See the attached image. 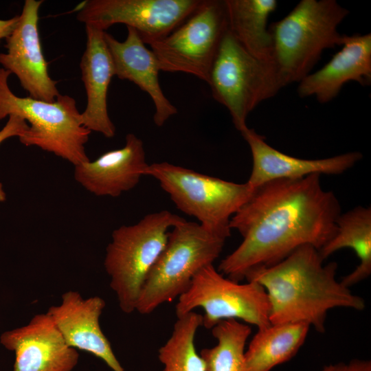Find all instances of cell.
I'll return each instance as SVG.
<instances>
[{
  "mask_svg": "<svg viewBox=\"0 0 371 371\" xmlns=\"http://www.w3.org/2000/svg\"><path fill=\"white\" fill-rule=\"evenodd\" d=\"M341 213L338 199L323 188L320 175L263 183L231 218L230 229L243 240L218 271L240 282L250 270L278 263L302 246L319 250L335 234Z\"/></svg>",
  "mask_w": 371,
  "mask_h": 371,
  "instance_id": "6da1fadb",
  "label": "cell"
},
{
  "mask_svg": "<svg viewBox=\"0 0 371 371\" xmlns=\"http://www.w3.org/2000/svg\"><path fill=\"white\" fill-rule=\"evenodd\" d=\"M324 261L319 250L307 245L278 263L246 273L247 281L259 284L267 293L271 324L305 323L324 333L328 311L364 309V300L337 280V263Z\"/></svg>",
  "mask_w": 371,
  "mask_h": 371,
  "instance_id": "7a4b0ae2",
  "label": "cell"
},
{
  "mask_svg": "<svg viewBox=\"0 0 371 371\" xmlns=\"http://www.w3.org/2000/svg\"><path fill=\"white\" fill-rule=\"evenodd\" d=\"M348 14L335 0H302L271 25L273 61L284 86L308 75L325 49L341 45L338 27Z\"/></svg>",
  "mask_w": 371,
  "mask_h": 371,
  "instance_id": "3957f363",
  "label": "cell"
},
{
  "mask_svg": "<svg viewBox=\"0 0 371 371\" xmlns=\"http://www.w3.org/2000/svg\"><path fill=\"white\" fill-rule=\"evenodd\" d=\"M230 235L231 231L186 220L174 226L146 280L135 311L149 314L183 294L194 276L219 257Z\"/></svg>",
  "mask_w": 371,
  "mask_h": 371,
  "instance_id": "277c9868",
  "label": "cell"
},
{
  "mask_svg": "<svg viewBox=\"0 0 371 371\" xmlns=\"http://www.w3.org/2000/svg\"><path fill=\"white\" fill-rule=\"evenodd\" d=\"M11 74L0 68V120L10 115L23 118L29 128L19 139L26 146L38 147L74 166L89 161L85 144L91 132L82 125L75 99L61 94L52 102L17 96L8 85Z\"/></svg>",
  "mask_w": 371,
  "mask_h": 371,
  "instance_id": "5b68a950",
  "label": "cell"
},
{
  "mask_svg": "<svg viewBox=\"0 0 371 371\" xmlns=\"http://www.w3.org/2000/svg\"><path fill=\"white\" fill-rule=\"evenodd\" d=\"M184 220L162 210L113 232L104 265L124 313L135 311L146 280L166 245L168 231Z\"/></svg>",
  "mask_w": 371,
  "mask_h": 371,
  "instance_id": "8992f818",
  "label": "cell"
},
{
  "mask_svg": "<svg viewBox=\"0 0 371 371\" xmlns=\"http://www.w3.org/2000/svg\"><path fill=\"white\" fill-rule=\"evenodd\" d=\"M208 85L212 97L229 111L240 133L249 114L284 86L273 63L249 54L227 30L212 65Z\"/></svg>",
  "mask_w": 371,
  "mask_h": 371,
  "instance_id": "52a82bcc",
  "label": "cell"
},
{
  "mask_svg": "<svg viewBox=\"0 0 371 371\" xmlns=\"http://www.w3.org/2000/svg\"><path fill=\"white\" fill-rule=\"evenodd\" d=\"M145 175L157 179L177 207L203 226L231 231L229 221L249 199L254 188L168 162L148 164Z\"/></svg>",
  "mask_w": 371,
  "mask_h": 371,
  "instance_id": "ba28073f",
  "label": "cell"
},
{
  "mask_svg": "<svg viewBox=\"0 0 371 371\" xmlns=\"http://www.w3.org/2000/svg\"><path fill=\"white\" fill-rule=\"evenodd\" d=\"M227 30L224 0H202L180 25L150 47L160 71L188 74L208 84Z\"/></svg>",
  "mask_w": 371,
  "mask_h": 371,
  "instance_id": "9c48e42d",
  "label": "cell"
},
{
  "mask_svg": "<svg viewBox=\"0 0 371 371\" xmlns=\"http://www.w3.org/2000/svg\"><path fill=\"white\" fill-rule=\"evenodd\" d=\"M196 308L204 311L202 326L207 329L229 319L243 320L258 329L271 324L265 289L254 282L240 284L225 278L213 265L194 276L188 289L178 297L175 313L178 317Z\"/></svg>",
  "mask_w": 371,
  "mask_h": 371,
  "instance_id": "30bf717a",
  "label": "cell"
},
{
  "mask_svg": "<svg viewBox=\"0 0 371 371\" xmlns=\"http://www.w3.org/2000/svg\"><path fill=\"white\" fill-rule=\"evenodd\" d=\"M202 0H86L75 9L77 19L102 31L117 23L134 29L149 45L180 25Z\"/></svg>",
  "mask_w": 371,
  "mask_h": 371,
  "instance_id": "8fae6325",
  "label": "cell"
},
{
  "mask_svg": "<svg viewBox=\"0 0 371 371\" xmlns=\"http://www.w3.org/2000/svg\"><path fill=\"white\" fill-rule=\"evenodd\" d=\"M43 0H25L19 21L0 53L2 68L14 74L29 96L52 102L60 94L58 81L49 74L38 33V11Z\"/></svg>",
  "mask_w": 371,
  "mask_h": 371,
  "instance_id": "7c38bea8",
  "label": "cell"
},
{
  "mask_svg": "<svg viewBox=\"0 0 371 371\" xmlns=\"http://www.w3.org/2000/svg\"><path fill=\"white\" fill-rule=\"evenodd\" d=\"M0 342L15 353L14 371H71L78 361V352L67 346L47 313L4 332Z\"/></svg>",
  "mask_w": 371,
  "mask_h": 371,
  "instance_id": "4fadbf2b",
  "label": "cell"
},
{
  "mask_svg": "<svg viewBox=\"0 0 371 371\" xmlns=\"http://www.w3.org/2000/svg\"><path fill=\"white\" fill-rule=\"evenodd\" d=\"M61 298V303L50 306L47 314L67 346L93 354L113 371H125L100 326L104 300L99 296L83 299L76 291L65 292Z\"/></svg>",
  "mask_w": 371,
  "mask_h": 371,
  "instance_id": "5bb4252c",
  "label": "cell"
},
{
  "mask_svg": "<svg viewBox=\"0 0 371 371\" xmlns=\"http://www.w3.org/2000/svg\"><path fill=\"white\" fill-rule=\"evenodd\" d=\"M240 133L251 153L252 169L247 183L253 188L276 179H297L311 175H340L363 157L361 153L354 151L327 158L304 159L273 148L262 135L248 126Z\"/></svg>",
  "mask_w": 371,
  "mask_h": 371,
  "instance_id": "9a60e30c",
  "label": "cell"
},
{
  "mask_svg": "<svg viewBox=\"0 0 371 371\" xmlns=\"http://www.w3.org/2000/svg\"><path fill=\"white\" fill-rule=\"evenodd\" d=\"M125 140L122 148L74 166L76 181L96 196L116 197L135 187L148 164L142 139L128 133Z\"/></svg>",
  "mask_w": 371,
  "mask_h": 371,
  "instance_id": "2e32d148",
  "label": "cell"
},
{
  "mask_svg": "<svg viewBox=\"0 0 371 371\" xmlns=\"http://www.w3.org/2000/svg\"><path fill=\"white\" fill-rule=\"evenodd\" d=\"M341 49L321 69L298 83L301 98L314 96L319 103L335 98L344 85L351 81L371 83L370 33L344 35Z\"/></svg>",
  "mask_w": 371,
  "mask_h": 371,
  "instance_id": "e0dca14e",
  "label": "cell"
},
{
  "mask_svg": "<svg viewBox=\"0 0 371 371\" xmlns=\"http://www.w3.org/2000/svg\"><path fill=\"white\" fill-rule=\"evenodd\" d=\"M127 27V36L119 41L104 32V40L110 53L115 76L135 84L146 92L153 102L155 112L153 121L157 126H163L177 113V108L164 95L159 83L158 60L151 49L146 47L137 32Z\"/></svg>",
  "mask_w": 371,
  "mask_h": 371,
  "instance_id": "ac0fdd59",
  "label": "cell"
},
{
  "mask_svg": "<svg viewBox=\"0 0 371 371\" xmlns=\"http://www.w3.org/2000/svg\"><path fill=\"white\" fill-rule=\"evenodd\" d=\"M86 48L80 67L87 95V106L81 113L82 125L107 138L115 135V127L107 109V94L113 76V61L107 48L104 32L91 25H85Z\"/></svg>",
  "mask_w": 371,
  "mask_h": 371,
  "instance_id": "d6986e66",
  "label": "cell"
},
{
  "mask_svg": "<svg viewBox=\"0 0 371 371\" xmlns=\"http://www.w3.org/2000/svg\"><path fill=\"white\" fill-rule=\"evenodd\" d=\"M228 30L256 58L273 61V41L267 21L276 0H224Z\"/></svg>",
  "mask_w": 371,
  "mask_h": 371,
  "instance_id": "ffe728a7",
  "label": "cell"
},
{
  "mask_svg": "<svg viewBox=\"0 0 371 371\" xmlns=\"http://www.w3.org/2000/svg\"><path fill=\"white\" fill-rule=\"evenodd\" d=\"M350 248L359 258V264L344 276L341 283L350 288L371 274V207L357 206L341 213L336 221V231L319 249L325 260L335 251Z\"/></svg>",
  "mask_w": 371,
  "mask_h": 371,
  "instance_id": "44dd1931",
  "label": "cell"
},
{
  "mask_svg": "<svg viewBox=\"0 0 371 371\" xmlns=\"http://www.w3.org/2000/svg\"><path fill=\"white\" fill-rule=\"evenodd\" d=\"M309 328L305 323L295 322L258 329L245 350L249 371H270L291 360L304 344Z\"/></svg>",
  "mask_w": 371,
  "mask_h": 371,
  "instance_id": "7402d4cb",
  "label": "cell"
},
{
  "mask_svg": "<svg viewBox=\"0 0 371 371\" xmlns=\"http://www.w3.org/2000/svg\"><path fill=\"white\" fill-rule=\"evenodd\" d=\"M210 330L217 344L199 352L205 371H249L245 359V345L251 333L249 324L229 319Z\"/></svg>",
  "mask_w": 371,
  "mask_h": 371,
  "instance_id": "603a6c76",
  "label": "cell"
},
{
  "mask_svg": "<svg viewBox=\"0 0 371 371\" xmlns=\"http://www.w3.org/2000/svg\"><path fill=\"white\" fill-rule=\"evenodd\" d=\"M202 322V315L194 311L177 317L170 337L158 350L163 371H205L194 346L195 335Z\"/></svg>",
  "mask_w": 371,
  "mask_h": 371,
  "instance_id": "cb8c5ba5",
  "label": "cell"
},
{
  "mask_svg": "<svg viewBox=\"0 0 371 371\" xmlns=\"http://www.w3.org/2000/svg\"><path fill=\"white\" fill-rule=\"evenodd\" d=\"M5 125L0 130V144L12 137H22L29 128V124L21 117L16 115L8 116ZM6 194L3 185L0 183V202L5 201Z\"/></svg>",
  "mask_w": 371,
  "mask_h": 371,
  "instance_id": "d4e9b609",
  "label": "cell"
},
{
  "mask_svg": "<svg viewBox=\"0 0 371 371\" xmlns=\"http://www.w3.org/2000/svg\"><path fill=\"white\" fill-rule=\"evenodd\" d=\"M320 371H371V362L366 359H352L326 365Z\"/></svg>",
  "mask_w": 371,
  "mask_h": 371,
  "instance_id": "484cf974",
  "label": "cell"
},
{
  "mask_svg": "<svg viewBox=\"0 0 371 371\" xmlns=\"http://www.w3.org/2000/svg\"><path fill=\"white\" fill-rule=\"evenodd\" d=\"M19 21V16L9 19H0V43L2 39H6L14 30Z\"/></svg>",
  "mask_w": 371,
  "mask_h": 371,
  "instance_id": "4316f807",
  "label": "cell"
}]
</instances>
